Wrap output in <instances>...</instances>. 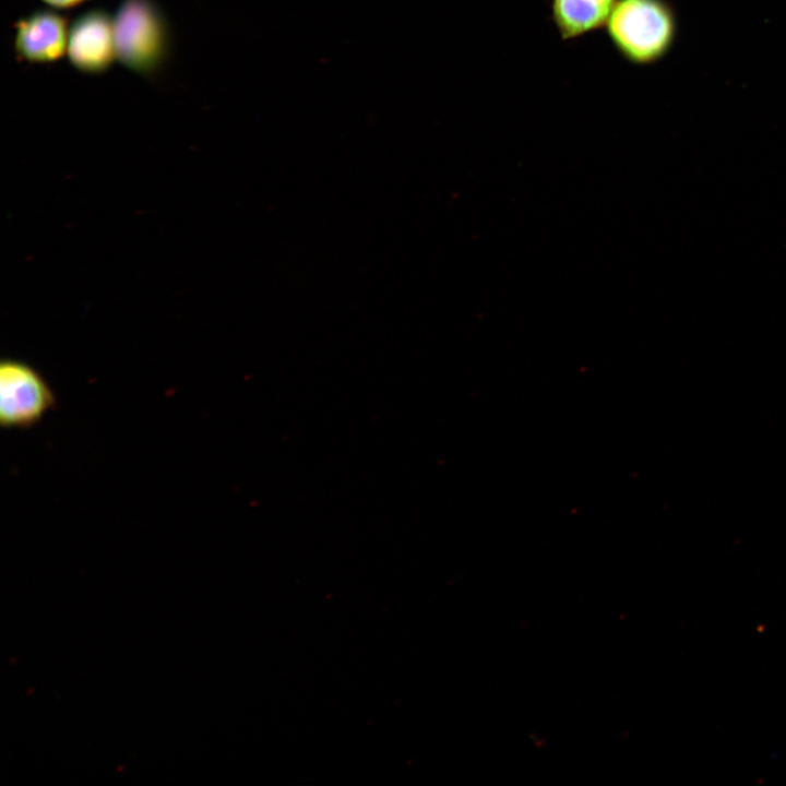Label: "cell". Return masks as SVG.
<instances>
[{
    "instance_id": "1",
    "label": "cell",
    "mask_w": 786,
    "mask_h": 786,
    "mask_svg": "<svg viewBox=\"0 0 786 786\" xmlns=\"http://www.w3.org/2000/svg\"><path fill=\"white\" fill-rule=\"evenodd\" d=\"M604 27L626 61L650 66L671 50L678 22L668 0H617Z\"/></svg>"
},
{
    "instance_id": "2",
    "label": "cell",
    "mask_w": 786,
    "mask_h": 786,
    "mask_svg": "<svg viewBox=\"0 0 786 786\" xmlns=\"http://www.w3.org/2000/svg\"><path fill=\"white\" fill-rule=\"evenodd\" d=\"M112 22L119 62L141 75L159 69L170 45L168 23L160 7L154 0H122Z\"/></svg>"
},
{
    "instance_id": "3",
    "label": "cell",
    "mask_w": 786,
    "mask_h": 786,
    "mask_svg": "<svg viewBox=\"0 0 786 786\" xmlns=\"http://www.w3.org/2000/svg\"><path fill=\"white\" fill-rule=\"evenodd\" d=\"M57 398L45 377L31 365L4 359L0 365V424L29 429L55 409Z\"/></svg>"
},
{
    "instance_id": "4",
    "label": "cell",
    "mask_w": 786,
    "mask_h": 786,
    "mask_svg": "<svg viewBox=\"0 0 786 786\" xmlns=\"http://www.w3.org/2000/svg\"><path fill=\"white\" fill-rule=\"evenodd\" d=\"M67 55L72 67L82 73L99 74L110 68L117 56L114 22L106 10L90 9L72 21Z\"/></svg>"
},
{
    "instance_id": "5",
    "label": "cell",
    "mask_w": 786,
    "mask_h": 786,
    "mask_svg": "<svg viewBox=\"0 0 786 786\" xmlns=\"http://www.w3.org/2000/svg\"><path fill=\"white\" fill-rule=\"evenodd\" d=\"M13 47L20 60L51 63L67 53L68 23L52 9L32 11L14 24Z\"/></svg>"
},
{
    "instance_id": "6",
    "label": "cell",
    "mask_w": 786,
    "mask_h": 786,
    "mask_svg": "<svg viewBox=\"0 0 786 786\" xmlns=\"http://www.w3.org/2000/svg\"><path fill=\"white\" fill-rule=\"evenodd\" d=\"M617 0H550L551 21L562 40H573L605 26Z\"/></svg>"
},
{
    "instance_id": "7",
    "label": "cell",
    "mask_w": 786,
    "mask_h": 786,
    "mask_svg": "<svg viewBox=\"0 0 786 786\" xmlns=\"http://www.w3.org/2000/svg\"><path fill=\"white\" fill-rule=\"evenodd\" d=\"M44 3L49 5L51 9L67 10L82 4L87 0H41Z\"/></svg>"
}]
</instances>
